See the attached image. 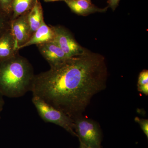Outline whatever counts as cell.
Here are the masks:
<instances>
[{"label":"cell","instance_id":"obj_2","mask_svg":"<svg viewBox=\"0 0 148 148\" xmlns=\"http://www.w3.org/2000/svg\"><path fill=\"white\" fill-rule=\"evenodd\" d=\"M35 75L26 58L16 53L0 61V92L9 98H19L31 91Z\"/></svg>","mask_w":148,"mask_h":148},{"label":"cell","instance_id":"obj_1","mask_svg":"<svg viewBox=\"0 0 148 148\" xmlns=\"http://www.w3.org/2000/svg\"><path fill=\"white\" fill-rule=\"evenodd\" d=\"M107 77L105 57L86 49L35 75L31 91L74 119L82 115L94 95L105 89Z\"/></svg>","mask_w":148,"mask_h":148},{"label":"cell","instance_id":"obj_12","mask_svg":"<svg viewBox=\"0 0 148 148\" xmlns=\"http://www.w3.org/2000/svg\"><path fill=\"white\" fill-rule=\"evenodd\" d=\"M35 0H13L12 14L11 20H13L31 10Z\"/></svg>","mask_w":148,"mask_h":148},{"label":"cell","instance_id":"obj_4","mask_svg":"<svg viewBox=\"0 0 148 148\" xmlns=\"http://www.w3.org/2000/svg\"><path fill=\"white\" fill-rule=\"evenodd\" d=\"M74 128L79 142L91 148H101L102 132L96 122L82 115L73 119Z\"/></svg>","mask_w":148,"mask_h":148},{"label":"cell","instance_id":"obj_13","mask_svg":"<svg viewBox=\"0 0 148 148\" xmlns=\"http://www.w3.org/2000/svg\"><path fill=\"white\" fill-rule=\"evenodd\" d=\"M138 91L147 96L148 95V71L144 70L140 73L138 83Z\"/></svg>","mask_w":148,"mask_h":148},{"label":"cell","instance_id":"obj_14","mask_svg":"<svg viewBox=\"0 0 148 148\" xmlns=\"http://www.w3.org/2000/svg\"><path fill=\"white\" fill-rule=\"evenodd\" d=\"M10 18L0 11V38L10 29Z\"/></svg>","mask_w":148,"mask_h":148},{"label":"cell","instance_id":"obj_7","mask_svg":"<svg viewBox=\"0 0 148 148\" xmlns=\"http://www.w3.org/2000/svg\"><path fill=\"white\" fill-rule=\"evenodd\" d=\"M37 47L50 67L57 66L69 58L54 41L39 45Z\"/></svg>","mask_w":148,"mask_h":148},{"label":"cell","instance_id":"obj_10","mask_svg":"<svg viewBox=\"0 0 148 148\" xmlns=\"http://www.w3.org/2000/svg\"><path fill=\"white\" fill-rule=\"evenodd\" d=\"M18 51L15 49L14 39L9 29L0 38V61L12 57Z\"/></svg>","mask_w":148,"mask_h":148},{"label":"cell","instance_id":"obj_8","mask_svg":"<svg viewBox=\"0 0 148 148\" xmlns=\"http://www.w3.org/2000/svg\"><path fill=\"white\" fill-rule=\"evenodd\" d=\"M66 4L74 13L79 15L87 16L96 12H105L108 7L104 8L97 7L90 2L86 0H65Z\"/></svg>","mask_w":148,"mask_h":148},{"label":"cell","instance_id":"obj_20","mask_svg":"<svg viewBox=\"0 0 148 148\" xmlns=\"http://www.w3.org/2000/svg\"><path fill=\"white\" fill-rule=\"evenodd\" d=\"M45 2H50L56 1H65V0H44Z\"/></svg>","mask_w":148,"mask_h":148},{"label":"cell","instance_id":"obj_18","mask_svg":"<svg viewBox=\"0 0 148 148\" xmlns=\"http://www.w3.org/2000/svg\"><path fill=\"white\" fill-rule=\"evenodd\" d=\"M5 102L3 99V95L0 92V119H1V114Z\"/></svg>","mask_w":148,"mask_h":148},{"label":"cell","instance_id":"obj_3","mask_svg":"<svg viewBox=\"0 0 148 148\" xmlns=\"http://www.w3.org/2000/svg\"><path fill=\"white\" fill-rule=\"evenodd\" d=\"M32 101L40 116L44 121L58 125L73 136L77 137L74 128V120L38 96L33 95Z\"/></svg>","mask_w":148,"mask_h":148},{"label":"cell","instance_id":"obj_5","mask_svg":"<svg viewBox=\"0 0 148 148\" xmlns=\"http://www.w3.org/2000/svg\"><path fill=\"white\" fill-rule=\"evenodd\" d=\"M54 33L55 42L68 58L81 55L86 49L79 44L70 32L61 26H52Z\"/></svg>","mask_w":148,"mask_h":148},{"label":"cell","instance_id":"obj_11","mask_svg":"<svg viewBox=\"0 0 148 148\" xmlns=\"http://www.w3.org/2000/svg\"><path fill=\"white\" fill-rule=\"evenodd\" d=\"M28 20L32 37L44 20L42 7L40 0H35L34 4L28 12Z\"/></svg>","mask_w":148,"mask_h":148},{"label":"cell","instance_id":"obj_6","mask_svg":"<svg viewBox=\"0 0 148 148\" xmlns=\"http://www.w3.org/2000/svg\"><path fill=\"white\" fill-rule=\"evenodd\" d=\"M29 12L10 20V31L14 39L15 49L17 51L21 49L31 37L28 20Z\"/></svg>","mask_w":148,"mask_h":148},{"label":"cell","instance_id":"obj_15","mask_svg":"<svg viewBox=\"0 0 148 148\" xmlns=\"http://www.w3.org/2000/svg\"><path fill=\"white\" fill-rule=\"evenodd\" d=\"M13 0H0V11L10 18L12 14Z\"/></svg>","mask_w":148,"mask_h":148},{"label":"cell","instance_id":"obj_17","mask_svg":"<svg viewBox=\"0 0 148 148\" xmlns=\"http://www.w3.org/2000/svg\"><path fill=\"white\" fill-rule=\"evenodd\" d=\"M120 0H108V7L111 8L113 11L115 10L116 8L118 6Z\"/></svg>","mask_w":148,"mask_h":148},{"label":"cell","instance_id":"obj_21","mask_svg":"<svg viewBox=\"0 0 148 148\" xmlns=\"http://www.w3.org/2000/svg\"><path fill=\"white\" fill-rule=\"evenodd\" d=\"M86 1H88L90 2H91V0H86Z\"/></svg>","mask_w":148,"mask_h":148},{"label":"cell","instance_id":"obj_16","mask_svg":"<svg viewBox=\"0 0 148 148\" xmlns=\"http://www.w3.org/2000/svg\"><path fill=\"white\" fill-rule=\"evenodd\" d=\"M135 121L136 122L138 123L140 125L141 129L143 130L145 135L148 138V120L140 119L138 117H136L135 118Z\"/></svg>","mask_w":148,"mask_h":148},{"label":"cell","instance_id":"obj_19","mask_svg":"<svg viewBox=\"0 0 148 148\" xmlns=\"http://www.w3.org/2000/svg\"><path fill=\"white\" fill-rule=\"evenodd\" d=\"M80 145L79 148H91L89 147H87V146L85 145L84 144H83L82 143L79 142Z\"/></svg>","mask_w":148,"mask_h":148},{"label":"cell","instance_id":"obj_9","mask_svg":"<svg viewBox=\"0 0 148 148\" xmlns=\"http://www.w3.org/2000/svg\"><path fill=\"white\" fill-rule=\"evenodd\" d=\"M54 38L55 33L52 26L49 27L48 26L44 20L40 27L33 34L27 42L22 46L21 49L33 45H38L53 41Z\"/></svg>","mask_w":148,"mask_h":148}]
</instances>
